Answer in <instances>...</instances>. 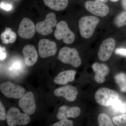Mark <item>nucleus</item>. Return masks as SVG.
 Wrapping results in <instances>:
<instances>
[{"label": "nucleus", "mask_w": 126, "mask_h": 126, "mask_svg": "<svg viewBox=\"0 0 126 126\" xmlns=\"http://www.w3.org/2000/svg\"><path fill=\"white\" fill-rule=\"evenodd\" d=\"M39 53L43 58L53 56L57 52V46L55 43L47 39H42L38 44Z\"/></svg>", "instance_id": "obj_12"}, {"label": "nucleus", "mask_w": 126, "mask_h": 126, "mask_svg": "<svg viewBox=\"0 0 126 126\" xmlns=\"http://www.w3.org/2000/svg\"><path fill=\"white\" fill-rule=\"evenodd\" d=\"M77 72L74 70H67L60 73L54 78L55 83L60 85H64L68 82L74 81Z\"/></svg>", "instance_id": "obj_17"}, {"label": "nucleus", "mask_w": 126, "mask_h": 126, "mask_svg": "<svg viewBox=\"0 0 126 126\" xmlns=\"http://www.w3.org/2000/svg\"><path fill=\"white\" fill-rule=\"evenodd\" d=\"M6 120L9 126H22L29 124L30 118L28 114L21 113L18 108L12 107L7 111Z\"/></svg>", "instance_id": "obj_4"}, {"label": "nucleus", "mask_w": 126, "mask_h": 126, "mask_svg": "<svg viewBox=\"0 0 126 126\" xmlns=\"http://www.w3.org/2000/svg\"><path fill=\"white\" fill-rule=\"evenodd\" d=\"M0 7L1 9L9 11L11 10L12 8V6L10 4L1 3L0 4Z\"/></svg>", "instance_id": "obj_29"}, {"label": "nucleus", "mask_w": 126, "mask_h": 126, "mask_svg": "<svg viewBox=\"0 0 126 126\" xmlns=\"http://www.w3.org/2000/svg\"><path fill=\"white\" fill-rule=\"evenodd\" d=\"M95 0L100 1V2H104V3H106V2H108V0Z\"/></svg>", "instance_id": "obj_32"}, {"label": "nucleus", "mask_w": 126, "mask_h": 126, "mask_svg": "<svg viewBox=\"0 0 126 126\" xmlns=\"http://www.w3.org/2000/svg\"><path fill=\"white\" fill-rule=\"evenodd\" d=\"M114 23L115 25L118 27L126 25V12H123L119 14L115 18Z\"/></svg>", "instance_id": "obj_23"}, {"label": "nucleus", "mask_w": 126, "mask_h": 126, "mask_svg": "<svg viewBox=\"0 0 126 126\" xmlns=\"http://www.w3.org/2000/svg\"><path fill=\"white\" fill-rule=\"evenodd\" d=\"M54 35L56 39H63L64 43L67 44H70L73 43L75 39V35L70 30L65 21H60L57 23Z\"/></svg>", "instance_id": "obj_5"}, {"label": "nucleus", "mask_w": 126, "mask_h": 126, "mask_svg": "<svg viewBox=\"0 0 126 126\" xmlns=\"http://www.w3.org/2000/svg\"><path fill=\"white\" fill-rule=\"evenodd\" d=\"M6 116L4 107L1 101H0V120L3 121L6 120Z\"/></svg>", "instance_id": "obj_26"}, {"label": "nucleus", "mask_w": 126, "mask_h": 126, "mask_svg": "<svg viewBox=\"0 0 126 126\" xmlns=\"http://www.w3.org/2000/svg\"><path fill=\"white\" fill-rule=\"evenodd\" d=\"M92 68L95 73L94 79L98 83H102L106 80L105 77L109 73V68L104 64L94 63L92 65Z\"/></svg>", "instance_id": "obj_15"}, {"label": "nucleus", "mask_w": 126, "mask_h": 126, "mask_svg": "<svg viewBox=\"0 0 126 126\" xmlns=\"http://www.w3.org/2000/svg\"><path fill=\"white\" fill-rule=\"evenodd\" d=\"M35 26L29 18H24L21 21L18 30L19 36L24 39L31 38L35 33Z\"/></svg>", "instance_id": "obj_11"}, {"label": "nucleus", "mask_w": 126, "mask_h": 126, "mask_svg": "<svg viewBox=\"0 0 126 126\" xmlns=\"http://www.w3.org/2000/svg\"><path fill=\"white\" fill-rule=\"evenodd\" d=\"M1 92L7 97L19 99L25 94L24 89L21 86L16 85L10 81L3 83L0 85Z\"/></svg>", "instance_id": "obj_6"}, {"label": "nucleus", "mask_w": 126, "mask_h": 126, "mask_svg": "<svg viewBox=\"0 0 126 126\" xmlns=\"http://www.w3.org/2000/svg\"><path fill=\"white\" fill-rule=\"evenodd\" d=\"M112 121L116 126H126V113L113 118Z\"/></svg>", "instance_id": "obj_24"}, {"label": "nucleus", "mask_w": 126, "mask_h": 126, "mask_svg": "<svg viewBox=\"0 0 126 126\" xmlns=\"http://www.w3.org/2000/svg\"><path fill=\"white\" fill-rule=\"evenodd\" d=\"M110 106L112 110L116 112L126 113V102L121 99H118Z\"/></svg>", "instance_id": "obj_21"}, {"label": "nucleus", "mask_w": 126, "mask_h": 126, "mask_svg": "<svg viewBox=\"0 0 126 126\" xmlns=\"http://www.w3.org/2000/svg\"><path fill=\"white\" fill-rule=\"evenodd\" d=\"M115 53L116 54L121 56H126V48H118L115 50Z\"/></svg>", "instance_id": "obj_27"}, {"label": "nucleus", "mask_w": 126, "mask_h": 126, "mask_svg": "<svg viewBox=\"0 0 126 126\" xmlns=\"http://www.w3.org/2000/svg\"><path fill=\"white\" fill-rule=\"evenodd\" d=\"M53 126H73V123L72 121L67 119H63L56 122L53 125Z\"/></svg>", "instance_id": "obj_25"}, {"label": "nucleus", "mask_w": 126, "mask_h": 126, "mask_svg": "<svg viewBox=\"0 0 126 126\" xmlns=\"http://www.w3.org/2000/svg\"><path fill=\"white\" fill-rule=\"evenodd\" d=\"M54 93L56 96L63 97L67 101L73 102L77 98L79 93L77 88L68 85L56 89Z\"/></svg>", "instance_id": "obj_13"}, {"label": "nucleus", "mask_w": 126, "mask_h": 126, "mask_svg": "<svg viewBox=\"0 0 126 126\" xmlns=\"http://www.w3.org/2000/svg\"><path fill=\"white\" fill-rule=\"evenodd\" d=\"M20 63H19V62L15 63L11 67L10 69L12 70L13 69H18L20 68Z\"/></svg>", "instance_id": "obj_30"}, {"label": "nucleus", "mask_w": 126, "mask_h": 126, "mask_svg": "<svg viewBox=\"0 0 126 126\" xmlns=\"http://www.w3.org/2000/svg\"><path fill=\"white\" fill-rule=\"evenodd\" d=\"M57 20L55 14L50 13L48 14L44 20L37 23L35 30L38 33L44 35L50 34L53 32L52 28L56 26Z\"/></svg>", "instance_id": "obj_7"}, {"label": "nucleus", "mask_w": 126, "mask_h": 126, "mask_svg": "<svg viewBox=\"0 0 126 126\" xmlns=\"http://www.w3.org/2000/svg\"><path fill=\"white\" fill-rule=\"evenodd\" d=\"M114 79L118 85L120 91L126 92V74L123 72L118 73L115 75Z\"/></svg>", "instance_id": "obj_20"}, {"label": "nucleus", "mask_w": 126, "mask_h": 126, "mask_svg": "<svg viewBox=\"0 0 126 126\" xmlns=\"http://www.w3.org/2000/svg\"><path fill=\"white\" fill-rule=\"evenodd\" d=\"M23 52L25 63L27 66H33L37 62L38 55L33 46L30 45L25 46L23 48Z\"/></svg>", "instance_id": "obj_16"}, {"label": "nucleus", "mask_w": 126, "mask_h": 126, "mask_svg": "<svg viewBox=\"0 0 126 126\" xmlns=\"http://www.w3.org/2000/svg\"><path fill=\"white\" fill-rule=\"evenodd\" d=\"M81 113V109L77 107H69L66 106H61L59 109L56 117L59 120L67 119L69 118H75Z\"/></svg>", "instance_id": "obj_14"}, {"label": "nucleus", "mask_w": 126, "mask_h": 126, "mask_svg": "<svg viewBox=\"0 0 126 126\" xmlns=\"http://www.w3.org/2000/svg\"><path fill=\"white\" fill-rule=\"evenodd\" d=\"M45 4L50 9L56 11H61L67 7L68 0H44Z\"/></svg>", "instance_id": "obj_18"}, {"label": "nucleus", "mask_w": 126, "mask_h": 126, "mask_svg": "<svg viewBox=\"0 0 126 126\" xmlns=\"http://www.w3.org/2000/svg\"><path fill=\"white\" fill-rule=\"evenodd\" d=\"M58 59L64 63L70 64L75 67H79L82 63L79 52L74 48L63 47L59 52Z\"/></svg>", "instance_id": "obj_3"}, {"label": "nucleus", "mask_w": 126, "mask_h": 126, "mask_svg": "<svg viewBox=\"0 0 126 126\" xmlns=\"http://www.w3.org/2000/svg\"><path fill=\"white\" fill-rule=\"evenodd\" d=\"M2 43L5 44L14 43L16 39V34L11 30L10 28H6L0 35Z\"/></svg>", "instance_id": "obj_19"}, {"label": "nucleus", "mask_w": 126, "mask_h": 126, "mask_svg": "<svg viewBox=\"0 0 126 126\" xmlns=\"http://www.w3.org/2000/svg\"><path fill=\"white\" fill-rule=\"evenodd\" d=\"M116 45V42L112 38H108L102 43L99 47L98 56L101 61L108 60L112 54Z\"/></svg>", "instance_id": "obj_10"}, {"label": "nucleus", "mask_w": 126, "mask_h": 126, "mask_svg": "<svg viewBox=\"0 0 126 126\" xmlns=\"http://www.w3.org/2000/svg\"><path fill=\"white\" fill-rule=\"evenodd\" d=\"M0 59L1 61L3 60L6 57V53L5 52V49L4 47H2L0 46Z\"/></svg>", "instance_id": "obj_28"}, {"label": "nucleus", "mask_w": 126, "mask_h": 126, "mask_svg": "<svg viewBox=\"0 0 126 126\" xmlns=\"http://www.w3.org/2000/svg\"><path fill=\"white\" fill-rule=\"evenodd\" d=\"M98 122L99 126H115L110 117L106 113H100L98 117Z\"/></svg>", "instance_id": "obj_22"}, {"label": "nucleus", "mask_w": 126, "mask_h": 126, "mask_svg": "<svg viewBox=\"0 0 126 126\" xmlns=\"http://www.w3.org/2000/svg\"><path fill=\"white\" fill-rule=\"evenodd\" d=\"M99 22V18L94 16H85L81 17L79 21L81 36L86 39L92 37Z\"/></svg>", "instance_id": "obj_1"}, {"label": "nucleus", "mask_w": 126, "mask_h": 126, "mask_svg": "<svg viewBox=\"0 0 126 126\" xmlns=\"http://www.w3.org/2000/svg\"><path fill=\"white\" fill-rule=\"evenodd\" d=\"M119 97V94L117 92L106 87L99 88L94 95L97 102L104 107L111 106Z\"/></svg>", "instance_id": "obj_2"}, {"label": "nucleus", "mask_w": 126, "mask_h": 126, "mask_svg": "<svg viewBox=\"0 0 126 126\" xmlns=\"http://www.w3.org/2000/svg\"><path fill=\"white\" fill-rule=\"evenodd\" d=\"M110 1H112V2H117V1H118L119 0H110Z\"/></svg>", "instance_id": "obj_33"}, {"label": "nucleus", "mask_w": 126, "mask_h": 126, "mask_svg": "<svg viewBox=\"0 0 126 126\" xmlns=\"http://www.w3.org/2000/svg\"><path fill=\"white\" fill-rule=\"evenodd\" d=\"M122 7L126 11V0H122Z\"/></svg>", "instance_id": "obj_31"}, {"label": "nucleus", "mask_w": 126, "mask_h": 126, "mask_svg": "<svg viewBox=\"0 0 126 126\" xmlns=\"http://www.w3.org/2000/svg\"><path fill=\"white\" fill-rule=\"evenodd\" d=\"M23 111L29 115H33L36 110L35 99L33 94L27 92L21 98L18 103Z\"/></svg>", "instance_id": "obj_8"}, {"label": "nucleus", "mask_w": 126, "mask_h": 126, "mask_svg": "<svg viewBox=\"0 0 126 126\" xmlns=\"http://www.w3.org/2000/svg\"><path fill=\"white\" fill-rule=\"evenodd\" d=\"M86 10L94 15L103 17L106 16L109 12L108 6L104 2L100 1H87L85 3Z\"/></svg>", "instance_id": "obj_9"}]
</instances>
